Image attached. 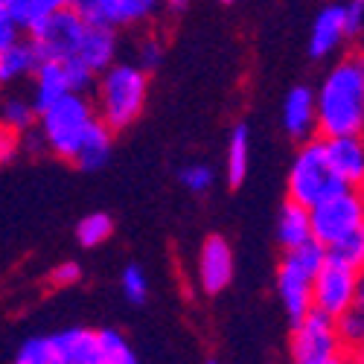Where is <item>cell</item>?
<instances>
[{"mask_svg":"<svg viewBox=\"0 0 364 364\" xmlns=\"http://www.w3.org/2000/svg\"><path fill=\"white\" fill-rule=\"evenodd\" d=\"M76 58L82 65H87L94 73H102L105 68H111L114 58H117V33H114V26H108V23L85 26Z\"/></svg>","mask_w":364,"mask_h":364,"instance_id":"cell-14","label":"cell"},{"mask_svg":"<svg viewBox=\"0 0 364 364\" xmlns=\"http://www.w3.org/2000/svg\"><path fill=\"white\" fill-rule=\"evenodd\" d=\"M6 18L18 26V33H29L36 23H38V15L33 9V0H6Z\"/></svg>","mask_w":364,"mask_h":364,"instance_id":"cell-29","label":"cell"},{"mask_svg":"<svg viewBox=\"0 0 364 364\" xmlns=\"http://www.w3.org/2000/svg\"><path fill=\"white\" fill-rule=\"evenodd\" d=\"M111 134H114V132L97 117L94 123L85 129V137H82V143H79V149H76L73 164H76L79 169H85V172L102 169V166L108 164V158H111V149H114Z\"/></svg>","mask_w":364,"mask_h":364,"instance_id":"cell-16","label":"cell"},{"mask_svg":"<svg viewBox=\"0 0 364 364\" xmlns=\"http://www.w3.org/2000/svg\"><path fill=\"white\" fill-rule=\"evenodd\" d=\"M6 9V0H0V12H4Z\"/></svg>","mask_w":364,"mask_h":364,"instance_id":"cell-44","label":"cell"},{"mask_svg":"<svg viewBox=\"0 0 364 364\" xmlns=\"http://www.w3.org/2000/svg\"><path fill=\"white\" fill-rule=\"evenodd\" d=\"M21 137L18 132L6 129V126H0V166H6L18 158V151H21Z\"/></svg>","mask_w":364,"mask_h":364,"instance_id":"cell-36","label":"cell"},{"mask_svg":"<svg viewBox=\"0 0 364 364\" xmlns=\"http://www.w3.org/2000/svg\"><path fill=\"white\" fill-rule=\"evenodd\" d=\"M38 68V55L33 41H15L6 50H0V85H12L23 76H33Z\"/></svg>","mask_w":364,"mask_h":364,"instance_id":"cell-19","label":"cell"},{"mask_svg":"<svg viewBox=\"0 0 364 364\" xmlns=\"http://www.w3.org/2000/svg\"><path fill=\"white\" fill-rule=\"evenodd\" d=\"M33 9H36V15H38V21H41V18L53 15V12L68 9V0H33Z\"/></svg>","mask_w":364,"mask_h":364,"instance_id":"cell-38","label":"cell"},{"mask_svg":"<svg viewBox=\"0 0 364 364\" xmlns=\"http://www.w3.org/2000/svg\"><path fill=\"white\" fill-rule=\"evenodd\" d=\"M213 169L204 166V164H193V166H184L181 169V184H184L190 193H207L213 187Z\"/></svg>","mask_w":364,"mask_h":364,"instance_id":"cell-31","label":"cell"},{"mask_svg":"<svg viewBox=\"0 0 364 364\" xmlns=\"http://www.w3.org/2000/svg\"><path fill=\"white\" fill-rule=\"evenodd\" d=\"M323 364H347V358H344V355H338V358H329V361H323Z\"/></svg>","mask_w":364,"mask_h":364,"instance_id":"cell-42","label":"cell"},{"mask_svg":"<svg viewBox=\"0 0 364 364\" xmlns=\"http://www.w3.org/2000/svg\"><path fill=\"white\" fill-rule=\"evenodd\" d=\"M222 4H230V0H222Z\"/></svg>","mask_w":364,"mask_h":364,"instance_id":"cell-46","label":"cell"},{"mask_svg":"<svg viewBox=\"0 0 364 364\" xmlns=\"http://www.w3.org/2000/svg\"><path fill=\"white\" fill-rule=\"evenodd\" d=\"M326 257L341 262V265H350V268L361 271L364 268V225L350 230L338 242H332V245L326 248Z\"/></svg>","mask_w":364,"mask_h":364,"instance_id":"cell-23","label":"cell"},{"mask_svg":"<svg viewBox=\"0 0 364 364\" xmlns=\"http://www.w3.org/2000/svg\"><path fill=\"white\" fill-rule=\"evenodd\" d=\"M0 126H6L18 134H29L38 126V111L33 102H26L21 97H9L4 105H0Z\"/></svg>","mask_w":364,"mask_h":364,"instance_id":"cell-22","label":"cell"},{"mask_svg":"<svg viewBox=\"0 0 364 364\" xmlns=\"http://www.w3.org/2000/svg\"><path fill=\"white\" fill-rule=\"evenodd\" d=\"M353 306L358 312H364V268L358 271V283H355V300H353Z\"/></svg>","mask_w":364,"mask_h":364,"instance_id":"cell-39","label":"cell"},{"mask_svg":"<svg viewBox=\"0 0 364 364\" xmlns=\"http://www.w3.org/2000/svg\"><path fill=\"white\" fill-rule=\"evenodd\" d=\"M149 73L140 70L137 65H126V62H114L111 68H105L100 73V85H97V117L102 123L117 132L132 126L134 119L143 114L146 97H149Z\"/></svg>","mask_w":364,"mask_h":364,"instance_id":"cell-2","label":"cell"},{"mask_svg":"<svg viewBox=\"0 0 364 364\" xmlns=\"http://www.w3.org/2000/svg\"><path fill=\"white\" fill-rule=\"evenodd\" d=\"M82 280V265L68 259V262H58L53 271H50V283L55 289H68V286H76Z\"/></svg>","mask_w":364,"mask_h":364,"instance_id":"cell-35","label":"cell"},{"mask_svg":"<svg viewBox=\"0 0 364 364\" xmlns=\"http://www.w3.org/2000/svg\"><path fill=\"white\" fill-rule=\"evenodd\" d=\"M68 9H70L85 26H100V23H105V15H102L100 0H68Z\"/></svg>","mask_w":364,"mask_h":364,"instance_id":"cell-33","label":"cell"},{"mask_svg":"<svg viewBox=\"0 0 364 364\" xmlns=\"http://www.w3.org/2000/svg\"><path fill=\"white\" fill-rule=\"evenodd\" d=\"M277 239L283 251L286 248H297L303 242L312 239V222H309V207H303L291 198H286V204L280 207L277 216Z\"/></svg>","mask_w":364,"mask_h":364,"instance_id":"cell-18","label":"cell"},{"mask_svg":"<svg viewBox=\"0 0 364 364\" xmlns=\"http://www.w3.org/2000/svg\"><path fill=\"white\" fill-rule=\"evenodd\" d=\"M114 233V222L108 213H87L76 225V239L82 248H100L102 242H108Z\"/></svg>","mask_w":364,"mask_h":364,"instance_id":"cell-24","label":"cell"},{"mask_svg":"<svg viewBox=\"0 0 364 364\" xmlns=\"http://www.w3.org/2000/svg\"><path fill=\"white\" fill-rule=\"evenodd\" d=\"M361 4H364V0H361Z\"/></svg>","mask_w":364,"mask_h":364,"instance_id":"cell-48","label":"cell"},{"mask_svg":"<svg viewBox=\"0 0 364 364\" xmlns=\"http://www.w3.org/2000/svg\"><path fill=\"white\" fill-rule=\"evenodd\" d=\"M82 33H85V23L70 9H62L41 18L29 29V41L36 47L38 62H65V58L76 55Z\"/></svg>","mask_w":364,"mask_h":364,"instance_id":"cell-8","label":"cell"},{"mask_svg":"<svg viewBox=\"0 0 364 364\" xmlns=\"http://www.w3.org/2000/svg\"><path fill=\"white\" fill-rule=\"evenodd\" d=\"M21 38V33H18V26L6 18V12H0V50H6L9 44H15Z\"/></svg>","mask_w":364,"mask_h":364,"instance_id":"cell-37","label":"cell"},{"mask_svg":"<svg viewBox=\"0 0 364 364\" xmlns=\"http://www.w3.org/2000/svg\"><path fill=\"white\" fill-rule=\"evenodd\" d=\"M344 15V38H358L364 33V4L361 0H347L341 4Z\"/></svg>","mask_w":364,"mask_h":364,"instance_id":"cell-32","label":"cell"},{"mask_svg":"<svg viewBox=\"0 0 364 364\" xmlns=\"http://www.w3.org/2000/svg\"><path fill=\"white\" fill-rule=\"evenodd\" d=\"M97 119V108L85 94H68L50 108L38 111V134L55 158L70 161L85 137V129Z\"/></svg>","mask_w":364,"mask_h":364,"instance_id":"cell-3","label":"cell"},{"mask_svg":"<svg viewBox=\"0 0 364 364\" xmlns=\"http://www.w3.org/2000/svg\"><path fill=\"white\" fill-rule=\"evenodd\" d=\"M344 358H347V364H364V344H361V347L347 350V353H344Z\"/></svg>","mask_w":364,"mask_h":364,"instance_id":"cell-40","label":"cell"},{"mask_svg":"<svg viewBox=\"0 0 364 364\" xmlns=\"http://www.w3.org/2000/svg\"><path fill=\"white\" fill-rule=\"evenodd\" d=\"M355 283H358L355 268L326 257V262L318 268V274L312 280V309H321L332 318H338L344 309L353 306Z\"/></svg>","mask_w":364,"mask_h":364,"instance_id":"cell-9","label":"cell"},{"mask_svg":"<svg viewBox=\"0 0 364 364\" xmlns=\"http://www.w3.org/2000/svg\"><path fill=\"white\" fill-rule=\"evenodd\" d=\"M336 332H338V341H341L344 353L353 347H361L364 344V312H358L355 306L344 309L336 318Z\"/></svg>","mask_w":364,"mask_h":364,"instance_id":"cell-26","label":"cell"},{"mask_svg":"<svg viewBox=\"0 0 364 364\" xmlns=\"http://www.w3.org/2000/svg\"><path fill=\"white\" fill-rule=\"evenodd\" d=\"M248 166H251V132L248 126L239 123L228 143V184L239 187L248 175Z\"/></svg>","mask_w":364,"mask_h":364,"instance_id":"cell-21","label":"cell"},{"mask_svg":"<svg viewBox=\"0 0 364 364\" xmlns=\"http://www.w3.org/2000/svg\"><path fill=\"white\" fill-rule=\"evenodd\" d=\"M53 361H58L53 336L29 338V341L18 350V358H15V364H53Z\"/></svg>","mask_w":364,"mask_h":364,"instance_id":"cell-27","label":"cell"},{"mask_svg":"<svg viewBox=\"0 0 364 364\" xmlns=\"http://www.w3.org/2000/svg\"><path fill=\"white\" fill-rule=\"evenodd\" d=\"M321 137L364 132V55L344 58L315 90Z\"/></svg>","mask_w":364,"mask_h":364,"instance_id":"cell-1","label":"cell"},{"mask_svg":"<svg viewBox=\"0 0 364 364\" xmlns=\"http://www.w3.org/2000/svg\"><path fill=\"white\" fill-rule=\"evenodd\" d=\"M207 364H216V361H207Z\"/></svg>","mask_w":364,"mask_h":364,"instance_id":"cell-47","label":"cell"},{"mask_svg":"<svg viewBox=\"0 0 364 364\" xmlns=\"http://www.w3.org/2000/svg\"><path fill=\"white\" fill-rule=\"evenodd\" d=\"M283 129L294 140H309L318 132V114H315V90L306 85L291 87L283 100Z\"/></svg>","mask_w":364,"mask_h":364,"instance_id":"cell-12","label":"cell"},{"mask_svg":"<svg viewBox=\"0 0 364 364\" xmlns=\"http://www.w3.org/2000/svg\"><path fill=\"white\" fill-rule=\"evenodd\" d=\"M100 347H102V364H140L129 341L117 329H100Z\"/></svg>","mask_w":364,"mask_h":364,"instance_id":"cell-25","label":"cell"},{"mask_svg":"<svg viewBox=\"0 0 364 364\" xmlns=\"http://www.w3.org/2000/svg\"><path fill=\"white\" fill-rule=\"evenodd\" d=\"M344 41V15H341V4H332L326 9L318 12L312 33H309V55L312 58H326L332 55Z\"/></svg>","mask_w":364,"mask_h":364,"instance_id":"cell-15","label":"cell"},{"mask_svg":"<svg viewBox=\"0 0 364 364\" xmlns=\"http://www.w3.org/2000/svg\"><path fill=\"white\" fill-rule=\"evenodd\" d=\"M323 262H326V248L315 239L283 251L277 268V291L291 323H297L312 309V280Z\"/></svg>","mask_w":364,"mask_h":364,"instance_id":"cell-4","label":"cell"},{"mask_svg":"<svg viewBox=\"0 0 364 364\" xmlns=\"http://www.w3.org/2000/svg\"><path fill=\"white\" fill-rule=\"evenodd\" d=\"M286 187H289V198L303 204V207H312L321 198L344 190V181L332 172V166L326 161L323 140H306L303 143V149L291 161Z\"/></svg>","mask_w":364,"mask_h":364,"instance_id":"cell-5","label":"cell"},{"mask_svg":"<svg viewBox=\"0 0 364 364\" xmlns=\"http://www.w3.org/2000/svg\"><path fill=\"white\" fill-rule=\"evenodd\" d=\"M161 4L169 9V12H175V15H181L187 6H190V0H161Z\"/></svg>","mask_w":364,"mask_h":364,"instance_id":"cell-41","label":"cell"},{"mask_svg":"<svg viewBox=\"0 0 364 364\" xmlns=\"http://www.w3.org/2000/svg\"><path fill=\"white\" fill-rule=\"evenodd\" d=\"M309 222H312V239L329 248L332 242H338L341 236L364 225V198L355 187H344L312 204Z\"/></svg>","mask_w":364,"mask_h":364,"instance_id":"cell-6","label":"cell"},{"mask_svg":"<svg viewBox=\"0 0 364 364\" xmlns=\"http://www.w3.org/2000/svg\"><path fill=\"white\" fill-rule=\"evenodd\" d=\"M65 73H68V82H70L73 94H85V90H90V87H94V79H97V73L90 70L87 65H82L76 55L65 58Z\"/></svg>","mask_w":364,"mask_h":364,"instance_id":"cell-30","label":"cell"},{"mask_svg":"<svg viewBox=\"0 0 364 364\" xmlns=\"http://www.w3.org/2000/svg\"><path fill=\"white\" fill-rule=\"evenodd\" d=\"M55 355L65 364H102V347H100V332L85 329V326H70L53 336Z\"/></svg>","mask_w":364,"mask_h":364,"instance_id":"cell-13","label":"cell"},{"mask_svg":"<svg viewBox=\"0 0 364 364\" xmlns=\"http://www.w3.org/2000/svg\"><path fill=\"white\" fill-rule=\"evenodd\" d=\"M326 161L332 166L344 187H358L364 181V137L361 134H336V137H321Z\"/></svg>","mask_w":364,"mask_h":364,"instance_id":"cell-11","label":"cell"},{"mask_svg":"<svg viewBox=\"0 0 364 364\" xmlns=\"http://www.w3.org/2000/svg\"><path fill=\"white\" fill-rule=\"evenodd\" d=\"M53 364H65V361H53Z\"/></svg>","mask_w":364,"mask_h":364,"instance_id":"cell-45","label":"cell"},{"mask_svg":"<svg viewBox=\"0 0 364 364\" xmlns=\"http://www.w3.org/2000/svg\"><path fill=\"white\" fill-rule=\"evenodd\" d=\"M108 26H134L158 12L161 0H100Z\"/></svg>","mask_w":364,"mask_h":364,"instance_id":"cell-20","label":"cell"},{"mask_svg":"<svg viewBox=\"0 0 364 364\" xmlns=\"http://www.w3.org/2000/svg\"><path fill=\"white\" fill-rule=\"evenodd\" d=\"M119 286H123V294L132 303H146L149 297V277L140 265H126L123 274H119Z\"/></svg>","mask_w":364,"mask_h":364,"instance_id":"cell-28","label":"cell"},{"mask_svg":"<svg viewBox=\"0 0 364 364\" xmlns=\"http://www.w3.org/2000/svg\"><path fill=\"white\" fill-rule=\"evenodd\" d=\"M33 76H36V90H33L36 111H44L62 97L73 94L70 82H68V73H65V62H38Z\"/></svg>","mask_w":364,"mask_h":364,"instance_id":"cell-17","label":"cell"},{"mask_svg":"<svg viewBox=\"0 0 364 364\" xmlns=\"http://www.w3.org/2000/svg\"><path fill=\"white\" fill-rule=\"evenodd\" d=\"M198 280L207 294H219L233 280V251L228 239L213 233L204 239L201 254H198Z\"/></svg>","mask_w":364,"mask_h":364,"instance_id":"cell-10","label":"cell"},{"mask_svg":"<svg viewBox=\"0 0 364 364\" xmlns=\"http://www.w3.org/2000/svg\"><path fill=\"white\" fill-rule=\"evenodd\" d=\"M161 58H164V44L158 41V38H146V41H140V47H137V68L140 70H146V73H151L158 65H161Z\"/></svg>","mask_w":364,"mask_h":364,"instance_id":"cell-34","label":"cell"},{"mask_svg":"<svg viewBox=\"0 0 364 364\" xmlns=\"http://www.w3.org/2000/svg\"><path fill=\"white\" fill-rule=\"evenodd\" d=\"M344 355V347L336 332V318L309 309L297 323H291V358L294 364H323Z\"/></svg>","mask_w":364,"mask_h":364,"instance_id":"cell-7","label":"cell"},{"mask_svg":"<svg viewBox=\"0 0 364 364\" xmlns=\"http://www.w3.org/2000/svg\"><path fill=\"white\" fill-rule=\"evenodd\" d=\"M355 190H358V193H361V198H364V181H361V184H358Z\"/></svg>","mask_w":364,"mask_h":364,"instance_id":"cell-43","label":"cell"}]
</instances>
